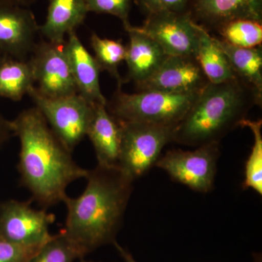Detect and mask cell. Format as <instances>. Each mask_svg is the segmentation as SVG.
<instances>
[{
  "label": "cell",
  "mask_w": 262,
  "mask_h": 262,
  "mask_svg": "<svg viewBox=\"0 0 262 262\" xmlns=\"http://www.w3.org/2000/svg\"><path fill=\"white\" fill-rule=\"evenodd\" d=\"M20 141L18 170L22 185L44 209L63 203L72 182L85 179L72 152L55 135L37 107L27 108L12 120Z\"/></svg>",
  "instance_id": "cell-1"
},
{
  "label": "cell",
  "mask_w": 262,
  "mask_h": 262,
  "mask_svg": "<svg viewBox=\"0 0 262 262\" xmlns=\"http://www.w3.org/2000/svg\"><path fill=\"white\" fill-rule=\"evenodd\" d=\"M85 179L80 196L63 200L67 217L61 230L84 256L117 241L134 182L119 167L99 165Z\"/></svg>",
  "instance_id": "cell-2"
},
{
  "label": "cell",
  "mask_w": 262,
  "mask_h": 262,
  "mask_svg": "<svg viewBox=\"0 0 262 262\" xmlns=\"http://www.w3.org/2000/svg\"><path fill=\"white\" fill-rule=\"evenodd\" d=\"M261 98L238 78L209 82L174 128L172 141L196 147L219 143L239 126L253 106L261 104Z\"/></svg>",
  "instance_id": "cell-3"
},
{
  "label": "cell",
  "mask_w": 262,
  "mask_h": 262,
  "mask_svg": "<svg viewBox=\"0 0 262 262\" xmlns=\"http://www.w3.org/2000/svg\"><path fill=\"white\" fill-rule=\"evenodd\" d=\"M200 93L173 94L147 90L130 94L122 92L118 88L107 110L119 122L175 127L185 116Z\"/></svg>",
  "instance_id": "cell-4"
},
{
  "label": "cell",
  "mask_w": 262,
  "mask_h": 262,
  "mask_svg": "<svg viewBox=\"0 0 262 262\" xmlns=\"http://www.w3.org/2000/svg\"><path fill=\"white\" fill-rule=\"evenodd\" d=\"M28 96L55 135L72 152L87 136L94 103L79 94L61 98L46 97L35 86L29 91Z\"/></svg>",
  "instance_id": "cell-5"
},
{
  "label": "cell",
  "mask_w": 262,
  "mask_h": 262,
  "mask_svg": "<svg viewBox=\"0 0 262 262\" xmlns=\"http://www.w3.org/2000/svg\"><path fill=\"white\" fill-rule=\"evenodd\" d=\"M122 130L118 167L133 180L155 165L173 139L175 127L141 122H119Z\"/></svg>",
  "instance_id": "cell-6"
},
{
  "label": "cell",
  "mask_w": 262,
  "mask_h": 262,
  "mask_svg": "<svg viewBox=\"0 0 262 262\" xmlns=\"http://www.w3.org/2000/svg\"><path fill=\"white\" fill-rule=\"evenodd\" d=\"M219 154V143H210L194 151H168L155 165L176 182L195 192L207 193L213 187Z\"/></svg>",
  "instance_id": "cell-7"
},
{
  "label": "cell",
  "mask_w": 262,
  "mask_h": 262,
  "mask_svg": "<svg viewBox=\"0 0 262 262\" xmlns=\"http://www.w3.org/2000/svg\"><path fill=\"white\" fill-rule=\"evenodd\" d=\"M32 201L10 200L1 203L0 236L19 246L40 248L53 235L50 227L56 215L44 208L35 209Z\"/></svg>",
  "instance_id": "cell-8"
},
{
  "label": "cell",
  "mask_w": 262,
  "mask_h": 262,
  "mask_svg": "<svg viewBox=\"0 0 262 262\" xmlns=\"http://www.w3.org/2000/svg\"><path fill=\"white\" fill-rule=\"evenodd\" d=\"M32 65L37 89L48 98H61L78 94L64 45L46 39L36 45L29 60Z\"/></svg>",
  "instance_id": "cell-9"
},
{
  "label": "cell",
  "mask_w": 262,
  "mask_h": 262,
  "mask_svg": "<svg viewBox=\"0 0 262 262\" xmlns=\"http://www.w3.org/2000/svg\"><path fill=\"white\" fill-rule=\"evenodd\" d=\"M168 56H194L198 44L196 24L187 12H162L146 15L139 27Z\"/></svg>",
  "instance_id": "cell-10"
},
{
  "label": "cell",
  "mask_w": 262,
  "mask_h": 262,
  "mask_svg": "<svg viewBox=\"0 0 262 262\" xmlns=\"http://www.w3.org/2000/svg\"><path fill=\"white\" fill-rule=\"evenodd\" d=\"M39 27L30 10L0 4V55L27 60L37 45Z\"/></svg>",
  "instance_id": "cell-11"
},
{
  "label": "cell",
  "mask_w": 262,
  "mask_h": 262,
  "mask_svg": "<svg viewBox=\"0 0 262 262\" xmlns=\"http://www.w3.org/2000/svg\"><path fill=\"white\" fill-rule=\"evenodd\" d=\"M209 83L194 56H168L154 75L139 84L141 91L173 94L200 93Z\"/></svg>",
  "instance_id": "cell-12"
},
{
  "label": "cell",
  "mask_w": 262,
  "mask_h": 262,
  "mask_svg": "<svg viewBox=\"0 0 262 262\" xmlns=\"http://www.w3.org/2000/svg\"><path fill=\"white\" fill-rule=\"evenodd\" d=\"M187 13L206 30L235 19L262 22V0H192Z\"/></svg>",
  "instance_id": "cell-13"
},
{
  "label": "cell",
  "mask_w": 262,
  "mask_h": 262,
  "mask_svg": "<svg viewBox=\"0 0 262 262\" xmlns=\"http://www.w3.org/2000/svg\"><path fill=\"white\" fill-rule=\"evenodd\" d=\"M64 51L68 58L78 94L90 102L107 105L99 83L100 70L97 62L81 42L76 32L69 34Z\"/></svg>",
  "instance_id": "cell-14"
},
{
  "label": "cell",
  "mask_w": 262,
  "mask_h": 262,
  "mask_svg": "<svg viewBox=\"0 0 262 262\" xmlns=\"http://www.w3.org/2000/svg\"><path fill=\"white\" fill-rule=\"evenodd\" d=\"M94 146L97 165L118 167L121 147L120 123L110 113L107 105L96 103L87 136Z\"/></svg>",
  "instance_id": "cell-15"
},
{
  "label": "cell",
  "mask_w": 262,
  "mask_h": 262,
  "mask_svg": "<svg viewBox=\"0 0 262 262\" xmlns=\"http://www.w3.org/2000/svg\"><path fill=\"white\" fill-rule=\"evenodd\" d=\"M125 29L129 36L125 60L128 70L127 76L138 86L154 75L168 56L139 27L130 25Z\"/></svg>",
  "instance_id": "cell-16"
},
{
  "label": "cell",
  "mask_w": 262,
  "mask_h": 262,
  "mask_svg": "<svg viewBox=\"0 0 262 262\" xmlns=\"http://www.w3.org/2000/svg\"><path fill=\"white\" fill-rule=\"evenodd\" d=\"M85 0H49L46 21L39 26V34L44 39L64 45L66 35L76 32L87 15Z\"/></svg>",
  "instance_id": "cell-17"
},
{
  "label": "cell",
  "mask_w": 262,
  "mask_h": 262,
  "mask_svg": "<svg viewBox=\"0 0 262 262\" xmlns=\"http://www.w3.org/2000/svg\"><path fill=\"white\" fill-rule=\"evenodd\" d=\"M196 24L195 58L209 82L222 83L237 78L227 56L208 30Z\"/></svg>",
  "instance_id": "cell-18"
},
{
  "label": "cell",
  "mask_w": 262,
  "mask_h": 262,
  "mask_svg": "<svg viewBox=\"0 0 262 262\" xmlns=\"http://www.w3.org/2000/svg\"><path fill=\"white\" fill-rule=\"evenodd\" d=\"M225 53L236 77L262 96V50L236 47L221 38L214 37Z\"/></svg>",
  "instance_id": "cell-19"
},
{
  "label": "cell",
  "mask_w": 262,
  "mask_h": 262,
  "mask_svg": "<svg viewBox=\"0 0 262 262\" xmlns=\"http://www.w3.org/2000/svg\"><path fill=\"white\" fill-rule=\"evenodd\" d=\"M34 74L29 60L0 55V97L19 101L34 86Z\"/></svg>",
  "instance_id": "cell-20"
},
{
  "label": "cell",
  "mask_w": 262,
  "mask_h": 262,
  "mask_svg": "<svg viewBox=\"0 0 262 262\" xmlns=\"http://www.w3.org/2000/svg\"><path fill=\"white\" fill-rule=\"evenodd\" d=\"M262 22L251 19H235L223 24L216 29L221 39L226 42L244 48L261 46Z\"/></svg>",
  "instance_id": "cell-21"
},
{
  "label": "cell",
  "mask_w": 262,
  "mask_h": 262,
  "mask_svg": "<svg viewBox=\"0 0 262 262\" xmlns=\"http://www.w3.org/2000/svg\"><path fill=\"white\" fill-rule=\"evenodd\" d=\"M91 43L94 51L95 59L100 70L108 72L116 79L118 88L121 87L122 81L118 68L120 63L125 60L126 47L120 41L101 38L95 33L91 36Z\"/></svg>",
  "instance_id": "cell-22"
},
{
  "label": "cell",
  "mask_w": 262,
  "mask_h": 262,
  "mask_svg": "<svg viewBox=\"0 0 262 262\" xmlns=\"http://www.w3.org/2000/svg\"><path fill=\"white\" fill-rule=\"evenodd\" d=\"M239 126L247 127L252 131L254 143L251 154L246 164L244 187L252 189L258 194H262V134L261 120L244 119Z\"/></svg>",
  "instance_id": "cell-23"
},
{
  "label": "cell",
  "mask_w": 262,
  "mask_h": 262,
  "mask_svg": "<svg viewBox=\"0 0 262 262\" xmlns=\"http://www.w3.org/2000/svg\"><path fill=\"white\" fill-rule=\"evenodd\" d=\"M84 253L60 231L52 235L28 262H74L82 259Z\"/></svg>",
  "instance_id": "cell-24"
},
{
  "label": "cell",
  "mask_w": 262,
  "mask_h": 262,
  "mask_svg": "<svg viewBox=\"0 0 262 262\" xmlns=\"http://www.w3.org/2000/svg\"><path fill=\"white\" fill-rule=\"evenodd\" d=\"M88 11L98 14H108L117 17L126 29L131 24L129 15L131 0H85Z\"/></svg>",
  "instance_id": "cell-25"
},
{
  "label": "cell",
  "mask_w": 262,
  "mask_h": 262,
  "mask_svg": "<svg viewBox=\"0 0 262 262\" xmlns=\"http://www.w3.org/2000/svg\"><path fill=\"white\" fill-rule=\"evenodd\" d=\"M192 0H136V4L146 15L162 13H185Z\"/></svg>",
  "instance_id": "cell-26"
},
{
  "label": "cell",
  "mask_w": 262,
  "mask_h": 262,
  "mask_svg": "<svg viewBox=\"0 0 262 262\" xmlns=\"http://www.w3.org/2000/svg\"><path fill=\"white\" fill-rule=\"evenodd\" d=\"M39 248L19 246L0 236V262H28Z\"/></svg>",
  "instance_id": "cell-27"
},
{
  "label": "cell",
  "mask_w": 262,
  "mask_h": 262,
  "mask_svg": "<svg viewBox=\"0 0 262 262\" xmlns=\"http://www.w3.org/2000/svg\"><path fill=\"white\" fill-rule=\"evenodd\" d=\"M14 136L12 120H8L0 113V148Z\"/></svg>",
  "instance_id": "cell-28"
},
{
  "label": "cell",
  "mask_w": 262,
  "mask_h": 262,
  "mask_svg": "<svg viewBox=\"0 0 262 262\" xmlns=\"http://www.w3.org/2000/svg\"><path fill=\"white\" fill-rule=\"evenodd\" d=\"M113 246L116 248L117 252H118L120 256H121L124 262H137L136 261L133 255L131 254L130 251H127L125 248L120 246L117 241H115L113 244Z\"/></svg>",
  "instance_id": "cell-29"
},
{
  "label": "cell",
  "mask_w": 262,
  "mask_h": 262,
  "mask_svg": "<svg viewBox=\"0 0 262 262\" xmlns=\"http://www.w3.org/2000/svg\"><path fill=\"white\" fill-rule=\"evenodd\" d=\"M36 1L37 0H0V4L13 5L26 8Z\"/></svg>",
  "instance_id": "cell-30"
},
{
  "label": "cell",
  "mask_w": 262,
  "mask_h": 262,
  "mask_svg": "<svg viewBox=\"0 0 262 262\" xmlns=\"http://www.w3.org/2000/svg\"><path fill=\"white\" fill-rule=\"evenodd\" d=\"M253 262H262L261 253H254L253 254Z\"/></svg>",
  "instance_id": "cell-31"
},
{
  "label": "cell",
  "mask_w": 262,
  "mask_h": 262,
  "mask_svg": "<svg viewBox=\"0 0 262 262\" xmlns=\"http://www.w3.org/2000/svg\"><path fill=\"white\" fill-rule=\"evenodd\" d=\"M80 262H98V261H85V260H80Z\"/></svg>",
  "instance_id": "cell-32"
}]
</instances>
